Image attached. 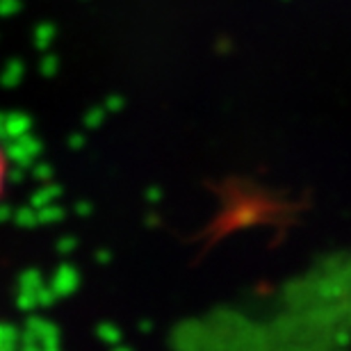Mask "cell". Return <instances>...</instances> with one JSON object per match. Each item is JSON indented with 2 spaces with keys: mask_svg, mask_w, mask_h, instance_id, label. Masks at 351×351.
<instances>
[{
  "mask_svg": "<svg viewBox=\"0 0 351 351\" xmlns=\"http://www.w3.org/2000/svg\"><path fill=\"white\" fill-rule=\"evenodd\" d=\"M7 182H10V158H7L5 146L0 144V201L7 192Z\"/></svg>",
  "mask_w": 351,
  "mask_h": 351,
  "instance_id": "cell-1",
  "label": "cell"
}]
</instances>
